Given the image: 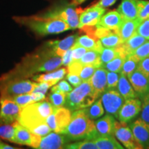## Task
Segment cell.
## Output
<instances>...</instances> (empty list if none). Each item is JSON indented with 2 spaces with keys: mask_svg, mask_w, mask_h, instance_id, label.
Instances as JSON below:
<instances>
[{
  "mask_svg": "<svg viewBox=\"0 0 149 149\" xmlns=\"http://www.w3.org/2000/svg\"><path fill=\"white\" fill-rule=\"evenodd\" d=\"M65 148L69 149H98L93 140L84 139V141H77L72 144H67Z\"/></svg>",
  "mask_w": 149,
  "mask_h": 149,
  "instance_id": "cell-37",
  "label": "cell"
},
{
  "mask_svg": "<svg viewBox=\"0 0 149 149\" xmlns=\"http://www.w3.org/2000/svg\"><path fill=\"white\" fill-rule=\"evenodd\" d=\"M10 100H12L13 101L15 102L21 109L24 107H26V106L29 105V104L35 103L33 100L32 96H31V95L30 94V93L19 95L13 97L10 99Z\"/></svg>",
  "mask_w": 149,
  "mask_h": 149,
  "instance_id": "cell-38",
  "label": "cell"
},
{
  "mask_svg": "<svg viewBox=\"0 0 149 149\" xmlns=\"http://www.w3.org/2000/svg\"><path fill=\"white\" fill-rule=\"evenodd\" d=\"M129 126L141 148H149V123L140 118L131 123Z\"/></svg>",
  "mask_w": 149,
  "mask_h": 149,
  "instance_id": "cell-13",
  "label": "cell"
},
{
  "mask_svg": "<svg viewBox=\"0 0 149 149\" xmlns=\"http://www.w3.org/2000/svg\"><path fill=\"white\" fill-rule=\"evenodd\" d=\"M141 111V102L137 98L128 99L124 101V104L119 111L117 120L121 122H131Z\"/></svg>",
  "mask_w": 149,
  "mask_h": 149,
  "instance_id": "cell-9",
  "label": "cell"
},
{
  "mask_svg": "<svg viewBox=\"0 0 149 149\" xmlns=\"http://www.w3.org/2000/svg\"><path fill=\"white\" fill-rule=\"evenodd\" d=\"M115 117L113 115L107 114L101 119L95 122V126L100 135H113Z\"/></svg>",
  "mask_w": 149,
  "mask_h": 149,
  "instance_id": "cell-24",
  "label": "cell"
},
{
  "mask_svg": "<svg viewBox=\"0 0 149 149\" xmlns=\"http://www.w3.org/2000/svg\"><path fill=\"white\" fill-rule=\"evenodd\" d=\"M73 3L60 2L54 5L52 8L40 16L48 18L59 19L68 24L70 29H75L79 26V15L82 10L75 8Z\"/></svg>",
  "mask_w": 149,
  "mask_h": 149,
  "instance_id": "cell-6",
  "label": "cell"
},
{
  "mask_svg": "<svg viewBox=\"0 0 149 149\" xmlns=\"http://www.w3.org/2000/svg\"><path fill=\"white\" fill-rule=\"evenodd\" d=\"M98 99L90 80L82 81L75 88L66 94L64 107L73 112L90 107Z\"/></svg>",
  "mask_w": 149,
  "mask_h": 149,
  "instance_id": "cell-5",
  "label": "cell"
},
{
  "mask_svg": "<svg viewBox=\"0 0 149 149\" xmlns=\"http://www.w3.org/2000/svg\"><path fill=\"white\" fill-rule=\"evenodd\" d=\"M71 48L72 61H79L83 57L84 55L86 53L87 51H88L86 48H84L82 46L76 45L74 44Z\"/></svg>",
  "mask_w": 149,
  "mask_h": 149,
  "instance_id": "cell-46",
  "label": "cell"
},
{
  "mask_svg": "<svg viewBox=\"0 0 149 149\" xmlns=\"http://www.w3.org/2000/svg\"><path fill=\"white\" fill-rule=\"evenodd\" d=\"M72 61V48H70L68 51L65 52L64 55H62V57H61V62H62V65L66 66L70 64Z\"/></svg>",
  "mask_w": 149,
  "mask_h": 149,
  "instance_id": "cell-52",
  "label": "cell"
},
{
  "mask_svg": "<svg viewBox=\"0 0 149 149\" xmlns=\"http://www.w3.org/2000/svg\"><path fill=\"white\" fill-rule=\"evenodd\" d=\"M123 20L124 18L117 12V10H111L107 14L103 15L96 26L119 31Z\"/></svg>",
  "mask_w": 149,
  "mask_h": 149,
  "instance_id": "cell-17",
  "label": "cell"
},
{
  "mask_svg": "<svg viewBox=\"0 0 149 149\" xmlns=\"http://www.w3.org/2000/svg\"><path fill=\"white\" fill-rule=\"evenodd\" d=\"M117 88L118 92L125 100L130 98H135L137 97V94L134 91L129 80L126 79V76L122 74H120Z\"/></svg>",
  "mask_w": 149,
  "mask_h": 149,
  "instance_id": "cell-26",
  "label": "cell"
},
{
  "mask_svg": "<svg viewBox=\"0 0 149 149\" xmlns=\"http://www.w3.org/2000/svg\"><path fill=\"white\" fill-rule=\"evenodd\" d=\"M79 61L84 66H93L95 68L102 66V62L100 60V53L95 50L87 51Z\"/></svg>",
  "mask_w": 149,
  "mask_h": 149,
  "instance_id": "cell-30",
  "label": "cell"
},
{
  "mask_svg": "<svg viewBox=\"0 0 149 149\" xmlns=\"http://www.w3.org/2000/svg\"><path fill=\"white\" fill-rule=\"evenodd\" d=\"M139 61L140 60L134 54L127 56L123 64L120 74L128 76V74L135 71L138 68Z\"/></svg>",
  "mask_w": 149,
  "mask_h": 149,
  "instance_id": "cell-32",
  "label": "cell"
},
{
  "mask_svg": "<svg viewBox=\"0 0 149 149\" xmlns=\"http://www.w3.org/2000/svg\"><path fill=\"white\" fill-rule=\"evenodd\" d=\"M138 18L143 21L149 17V1L138 0Z\"/></svg>",
  "mask_w": 149,
  "mask_h": 149,
  "instance_id": "cell-40",
  "label": "cell"
},
{
  "mask_svg": "<svg viewBox=\"0 0 149 149\" xmlns=\"http://www.w3.org/2000/svg\"><path fill=\"white\" fill-rule=\"evenodd\" d=\"M56 129L55 133L62 134L71 119V111L66 107L54 109Z\"/></svg>",
  "mask_w": 149,
  "mask_h": 149,
  "instance_id": "cell-18",
  "label": "cell"
},
{
  "mask_svg": "<svg viewBox=\"0 0 149 149\" xmlns=\"http://www.w3.org/2000/svg\"><path fill=\"white\" fill-rule=\"evenodd\" d=\"M51 128L46 124V122H44L40 124V125L35 126L34 128H33L30 131L35 135H39L40 137H44V136H46L51 133Z\"/></svg>",
  "mask_w": 149,
  "mask_h": 149,
  "instance_id": "cell-44",
  "label": "cell"
},
{
  "mask_svg": "<svg viewBox=\"0 0 149 149\" xmlns=\"http://www.w3.org/2000/svg\"><path fill=\"white\" fill-rule=\"evenodd\" d=\"M77 37V34L72 35L61 40L51 41L47 43V45L51 47L57 55L62 57L65 52L72 48Z\"/></svg>",
  "mask_w": 149,
  "mask_h": 149,
  "instance_id": "cell-20",
  "label": "cell"
},
{
  "mask_svg": "<svg viewBox=\"0 0 149 149\" xmlns=\"http://www.w3.org/2000/svg\"><path fill=\"white\" fill-rule=\"evenodd\" d=\"M67 68V72L68 73L79 74L82 70L83 65L79 62V61H72L70 64L68 65Z\"/></svg>",
  "mask_w": 149,
  "mask_h": 149,
  "instance_id": "cell-48",
  "label": "cell"
},
{
  "mask_svg": "<svg viewBox=\"0 0 149 149\" xmlns=\"http://www.w3.org/2000/svg\"><path fill=\"white\" fill-rule=\"evenodd\" d=\"M101 100L107 114L112 115L115 118H117L119 111L125 101L118 91L115 89H107L102 94Z\"/></svg>",
  "mask_w": 149,
  "mask_h": 149,
  "instance_id": "cell-8",
  "label": "cell"
},
{
  "mask_svg": "<svg viewBox=\"0 0 149 149\" xmlns=\"http://www.w3.org/2000/svg\"><path fill=\"white\" fill-rule=\"evenodd\" d=\"M65 135L70 141L90 139L93 140L100 134L97 130L95 124L86 115L83 109L73 111L71 119L64 130Z\"/></svg>",
  "mask_w": 149,
  "mask_h": 149,
  "instance_id": "cell-2",
  "label": "cell"
},
{
  "mask_svg": "<svg viewBox=\"0 0 149 149\" xmlns=\"http://www.w3.org/2000/svg\"><path fill=\"white\" fill-rule=\"evenodd\" d=\"M117 10L124 19L137 18L139 12L138 0H122Z\"/></svg>",
  "mask_w": 149,
  "mask_h": 149,
  "instance_id": "cell-19",
  "label": "cell"
},
{
  "mask_svg": "<svg viewBox=\"0 0 149 149\" xmlns=\"http://www.w3.org/2000/svg\"><path fill=\"white\" fill-rule=\"evenodd\" d=\"M66 96V94L64 93L51 92V94L48 95L47 100L51 104L52 107L54 109H57V108L64 107Z\"/></svg>",
  "mask_w": 149,
  "mask_h": 149,
  "instance_id": "cell-36",
  "label": "cell"
},
{
  "mask_svg": "<svg viewBox=\"0 0 149 149\" xmlns=\"http://www.w3.org/2000/svg\"><path fill=\"white\" fill-rule=\"evenodd\" d=\"M72 91V86L67 82L66 80H61L57 85H54L51 89V92L61 93L64 94H68Z\"/></svg>",
  "mask_w": 149,
  "mask_h": 149,
  "instance_id": "cell-42",
  "label": "cell"
},
{
  "mask_svg": "<svg viewBox=\"0 0 149 149\" xmlns=\"http://www.w3.org/2000/svg\"><path fill=\"white\" fill-rule=\"evenodd\" d=\"M147 40H148L136 32L127 41L119 46L118 48L121 52L127 57L128 55H133L136 50Z\"/></svg>",
  "mask_w": 149,
  "mask_h": 149,
  "instance_id": "cell-23",
  "label": "cell"
},
{
  "mask_svg": "<svg viewBox=\"0 0 149 149\" xmlns=\"http://www.w3.org/2000/svg\"><path fill=\"white\" fill-rule=\"evenodd\" d=\"M15 122L12 124H0L1 138L13 142L15 135Z\"/></svg>",
  "mask_w": 149,
  "mask_h": 149,
  "instance_id": "cell-35",
  "label": "cell"
},
{
  "mask_svg": "<svg viewBox=\"0 0 149 149\" xmlns=\"http://www.w3.org/2000/svg\"><path fill=\"white\" fill-rule=\"evenodd\" d=\"M0 149H15V148L12 147L8 144H6V143L0 140Z\"/></svg>",
  "mask_w": 149,
  "mask_h": 149,
  "instance_id": "cell-55",
  "label": "cell"
},
{
  "mask_svg": "<svg viewBox=\"0 0 149 149\" xmlns=\"http://www.w3.org/2000/svg\"><path fill=\"white\" fill-rule=\"evenodd\" d=\"M141 22L142 21L138 17L134 19H124L119 29V33L122 39V43L127 41L137 32V30Z\"/></svg>",
  "mask_w": 149,
  "mask_h": 149,
  "instance_id": "cell-22",
  "label": "cell"
},
{
  "mask_svg": "<svg viewBox=\"0 0 149 149\" xmlns=\"http://www.w3.org/2000/svg\"><path fill=\"white\" fill-rule=\"evenodd\" d=\"M141 119L147 123H149V93L141 98Z\"/></svg>",
  "mask_w": 149,
  "mask_h": 149,
  "instance_id": "cell-39",
  "label": "cell"
},
{
  "mask_svg": "<svg viewBox=\"0 0 149 149\" xmlns=\"http://www.w3.org/2000/svg\"><path fill=\"white\" fill-rule=\"evenodd\" d=\"M137 69L149 76V57L140 60Z\"/></svg>",
  "mask_w": 149,
  "mask_h": 149,
  "instance_id": "cell-50",
  "label": "cell"
},
{
  "mask_svg": "<svg viewBox=\"0 0 149 149\" xmlns=\"http://www.w3.org/2000/svg\"><path fill=\"white\" fill-rule=\"evenodd\" d=\"M89 80L93 90L100 98L107 89V70L103 67H99Z\"/></svg>",
  "mask_w": 149,
  "mask_h": 149,
  "instance_id": "cell-16",
  "label": "cell"
},
{
  "mask_svg": "<svg viewBox=\"0 0 149 149\" xmlns=\"http://www.w3.org/2000/svg\"><path fill=\"white\" fill-rule=\"evenodd\" d=\"M21 108L8 98H0V124H12L17 121Z\"/></svg>",
  "mask_w": 149,
  "mask_h": 149,
  "instance_id": "cell-10",
  "label": "cell"
},
{
  "mask_svg": "<svg viewBox=\"0 0 149 149\" xmlns=\"http://www.w3.org/2000/svg\"><path fill=\"white\" fill-rule=\"evenodd\" d=\"M67 72V68H62L60 69L56 70L55 72H50L47 74H43L40 75H37L33 77L35 81H38V82H43V81H46L52 86L55 85L56 84L60 81L64 77L65 74Z\"/></svg>",
  "mask_w": 149,
  "mask_h": 149,
  "instance_id": "cell-25",
  "label": "cell"
},
{
  "mask_svg": "<svg viewBox=\"0 0 149 149\" xmlns=\"http://www.w3.org/2000/svg\"><path fill=\"white\" fill-rule=\"evenodd\" d=\"M82 109L84 111L86 115L92 120L100 118L104 114V108L103 107V104H102L101 99H98L90 107Z\"/></svg>",
  "mask_w": 149,
  "mask_h": 149,
  "instance_id": "cell-31",
  "label": "cell"
},
{
  "mask_svg": "<svg viewBox=\"0 0 149 149\" xmlns=\"http://www.w3.org/2000/svg\"><path fill=\"white\" fill-rule=\"evenodd\" d=\"M30 94L32 96L33 100L34 102H40L42 100L45 99V95L43 94L42 93H38V92H31Z\"/></svg>",
  "mask_w": 149,
  "mask_h": 149,
  "instance_id": "cell-54",
  "label": "cell"
},
{
  "mask_svg": "<svg viewBox=\"0 0 149 149\" xmlns=\"http://www.w3.org/2000/svg\"><path fill=\"white\" fill-rule=\"evenodd\" d=\"M51 87V85L49 84L46 81H43V82H40L39 84H37V86H35L32 92H38L42 93L43 94L45 95L46 93L47 92L48 89Z\"/></svg>",
  "mask_w": 149,
  "mask_h": 149,
  "instance_id": "cell-51",
  "label": "cell"
},
{
  "mask_svg": "<svg viewBox=\"0 0 149 149\" xmlns=\"http://www.w3.org/2000/svg\"><path fill=\"white\" fill-rule=\"evenodd\" d=\"M16 21L26 26L40 36L59 34L70 29L68 24L59 19L44 17L40 15L17 17Z\"/></svg>",
  "mask_w": 149,
  "mask_h": 149,
  "instance_id": "cell-3",
  "label": "cell"
},
{
  "mask_svg": "<svg viewBox=\"0 0 149 149\" xmlns=\"http://www.w3.org/2000/svg\"><path fill=\"white\" fill-rule=\"evenodd\" d=\"M130 84L139 97L149 93V76L137 69L127 76Z\"/></svg>",
  "mask_w": 149,
  "mask_h": 149,
  "instance_id": "cell-14",
  "label": "cell"
},
{
  "mask_svg": "<svg viewBox=\"0 0 149 149\" xmlns=\"http://www.w3.org/2000/svg\"><path fill=\"white\" fill-rule=\"evenodd\" d=\"M120 76L118 72L107 71V89L117 88Z\"/></svg>",
  "mask_w": 149,
  "mask_h": 149,
  "instance_id": "cell-41",
  "label": "cell"
},
{
  "mask_svg": "<svg viewBox=\"0 0 149 149\" xmlns=\"http://www.w3.org/2000/svg\"><path fill=\"white\" fill-rule=\"evenodd\" d=\"M133 54L139 60L149 57V40L141 44Z\"/></svg>",
  "mask_w": 149,
  "mask_h": 149,
  "instance_id": "cell-43",
  "label": "cell"
},
{
  "mask_svg": "<svg viewBox=\"0 0 149 149\" xmlns=\"http://www.w3.org/2000/svg\"><path fill=\"white\" fill-rule=\"evenodd\" d=\"M66 79L74 87H77L80 84L82 83V80L80 78L79 75L75 74L68 73V74L66 75Z\"/></svg>",
  "mask_w": 149,
  "mask_h": 149,
  "instance_id": "cell-49",
  "label": "cell"
},
{
  "mask_svg": "<svg viewBox=\"0 0 149 149\" xmlns=\"http://www.w3.org/2000/svg\"><path fill=\"white\" fill-rule=\"evenodd\" d=\"M97 68H95L93 66H89V65L88 66H84L82 70L79 74L82 81H88L92 77Z\"/></svg>",
  "mask_w": 149,
  "mask_h": 149,
  "instance_id": "cell-45",
  "label": "cell"
},
{
  "mask_svg": "<svg viewBox=\"0 0 149 149\" xmlns=\"http://www.w3.org/2000/svg\"><path fill=\"white\" fill-rule=\"evenodd\" d=\"M120 55H122V53L119 51L117 48H104L102 49L101 53H100V60L102 62V65L107 64L110 61L113 60L115 57ZM125 56V55H124Z\"/></svg>",
  "mask_w": 149,
  "mask_h": 149,
  "instance_id": "cell-34",
  "label": "cell"
},
{
  "mask_svg": "<svg viewBox=\"0 0 149 149\" xmlns=\"http://www.w3.org/2000/svg\"><path fill=\"white\" fill-rule=\"evenodd\" d=\"M57 133H50L46 136L41 137L40 142L37 148L58 149L65 148L70 140L66 135Z\"/></svg>",
  "mask_w": 149,
  "mask_h": 149,
  "instance_id": "cell-15",
  "label": "cell"
},
{
  "mask_svg": "<svg viewBox=\"0 0 149 149\" xmlns=\"http://www.w3.org/2000/svg\"><path fill=\"white\" fill-rule=\"evenodd\" d=\"M116 1L117 0H100L96 4L98 5L99 6L102 7V8H107L108 7L113 6L116 2Z\"/></svg>",
  "mask_w": 149,
  "mask_h": 149,
  "instance_id": "cell-53",
  "label": "cell"
},
{
  "mask_svg": "<svg viewBox=\"0 0 149 149\" xmlns=\"http://www.w3.org/2000/svg\"><path fill=\"white\" fill-rule=\"evenodd\" d=\"M33 133L19 123L15 122V135L13 142L19 145L31 146L33 142Z\"/></svg>",
  "mask_w": 149,
  "mask_h": 149,
  "instance_id": "cell-21",
  "label": "cell"
},
{
  "mask_svg": "<svg viewBox=\"0 0 149 149\" xmlns=\"http://www.w3.org/2000/svg\"><path fill=\"white\" fill-rule=\"evenodd\" d=\"M54 108L47 99L29 104L22 108L17 122L21 125L32 130L35 126L46 122V118L53 113Z\"/></svg>",
  "mask_w": 149,
  "mask_h": 149,
  "instance_id": "cell-4",
  "label": "cell"
},
{
  "mask_svg": "<svg viewBox=\"0 0 149 149\" xmlns=\"http://www.w3.org/2000/svg\"><path fill=\"white\" fill-rule=\"evenodd\" d=\"M104 48H117L122 44L119 31L111 30L107 35L100 39Z\"/></svg>",
  "mask_w": 149,
  "mask_h": 149,
  "instance_id": "cell-29",
  "label": "cell"
},
{
  "mask_svg": "<svg viewBox=\"0 0 149 149\" xmlns=\"http://www.w3.org/2000/svg\"><path fill=\"white\" fill-rule=\"evenodd\" d=\"M98 149H123L118 141L113 135H99L93 139Z\"/></svg>",
  "mask_w": 149,
  "mask_h": 149,
  "instance_id": "cell-27",
  "label": "cell"
},
{
  "mask_svg": "<svg viewBox=\"0 0 149 149\" xmlns=\"http://www.w3.org/2000/svg\"><path fill=\"white\" fill-rule=\"evenodd\" d=\"M126 58V56L120 55L119 56H117V57H115V59H113V60L110 61L109 62L107 63V64L102 65V67H103L104 69L107 70V71L120 73L123 64H124Z\"/></svg>",
  "mask_w": 149,
  "mask_h": 149,
  "instance_id": "cell-33",
  "label": "cell"
},
{
  "mask_svg": "<svg viewBox=\"0 0 149 149\" xmlns=\"http://www.w3.org/2000/svg\"><path fill=\"white\" fill-rule=\"evenodd\" d=\"M74 44L82 46L87 50H95V51L101 53L104 47L100 40H96L92 38L88 35H84L77 37Z\"/></svg>",
  "mask_w": 149,
  "mask_h": 149,
  "instance_id": "cell-28",
  "label": "cell"
},
{
  "mask_svg": "<svg viewBox=\"0 0 149 149\" xmlns=\"http://www.w3.org/2000/svg\"><path fill=\"white\" fill-rule=\"evenodd\" d=\"M37 84L19 78L9 80L1 90V98L12 99L19 95L31 93L34 90Z\"/></svg>",
  "mask_w": 149,
  "mask_h": 149,
  "instance_id": "cell-7",
  "label": "cell"
},
{
  "mask_svg": "<svg viewBox=\"0 0 149 149\" xmlns=\"http://www.w3.org/2000/svg\"><path fill=\"white\" fill-rule=\"evenodd\" d=\"M62 65L61 57H59L48 45L37 53L28 55L22 62L18 65L12 74L8 77H27L40 72L51 71Z\"/></svg>",
  "mask_w": 149,
  "mask_h": 149,
  "instance_id": "cell-1",
  "label": "cell"
},
{
  "mask_svg": "<svg viewBox=\"0 0 149 149\" xmlns=\"http://www.w3.org/2000/svg\"><path fill=\"white\" fill-rule=\"evenodd\" d=\"M85 1H86V0H72V3L74 5H78V4H81V3H82L83 2H84Z\"/></svg>",
  "mask_w": 149,
  "mask_h": 149,
  "instance_id": "cell-56",
  "label": "cell"
},
{
  "mask_svg": "<svg viewBox=\"0 0 149 149\" xmlns=\"http://www.w3.org/2000/svg\"><path fill=\"white\" fill-rule=\"evenodd\" d=\"M105 12L106 8H102L97 4L82 10L79 15L78 28L81 29L85 26H95Z\"/></svg>",
  "mask_w": 149,
  "mask_h": 149,
  "instance_id": "cell-12",
  "label": "cell"
},
{
  "mask_svg": "<svg viewBox=\"0 0 149 149\" xmlns=\"http://www.w3.org/2000/svg\"><path fill=\"white\" fill-rule=\"evenodd\" d=\"M114 135L126 148H141L139 144L136 141L130 126H127L126 123L121 122L120 121L115 122Z\"/></svg>",
  "mask_w": 149,
  "mask_h": 149,
  "instance_id": "cell-11",
  "label": "cell"
},
{
  "mask_svg": "<svg viewBox=\"0 0 149 149\" xmlns=\"http://www.w3.org/2000/svg\"><path fill=\"white\" fill-rule=\"evenodd\" d=\"M137 33L146 40H149V17L141 22L137 30Z\"/></svg>",
  "mask_w": 149,
  "mask_h": 149,
  "instance_id": "cell-47",
  "label": "cell"
}]
</instances>
